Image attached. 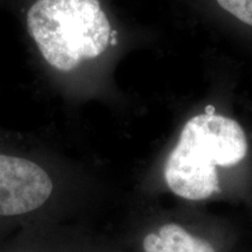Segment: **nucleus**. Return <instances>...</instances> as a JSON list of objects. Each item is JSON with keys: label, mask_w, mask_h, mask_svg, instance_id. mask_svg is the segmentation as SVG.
<instances>
[{"label": "nucleus", "mask_w": 252, "mask_h": 252, "mask_svg": "<svg viewBox=\"0 0 252 252\" xmlns=\"http://www.w3.org/2000/svg\"><path fill=\"white\" fill-rule=\"evenodd\" d=\"M248 153L247 134L239 123L222 115L190 118L165 166V180L178 196L201 201L220 191L216 167L237 165Z\"/></svg>", "instance_id": "f257e3e1"}, {"label": "nucleus", "mask_w": 252, "mask_h": 252, "mask_svg": "<svg viewBox=\"0 0 252 252\" xmlns=\"http://www.w3.org/2000/svg\"><path fill=\"white\" fill-rule=\"evenodd\" d=\"M27 27L41 55L60 71H71L108 48L111 25L99 0H36Z\"/></svg>", "instance_id": "f03ea898"}, {"label": "nucleus", "mask_w": 252, "mask_h": 252, "mask_svg": "<svg viewBox=\"0 0 252 252\" xmlns=\"http://www.w3.org/2000/svg\"><path fill=\"white\" fill-rule=\"evenodd\" d=\"M52 191L53 181L42 167L24 158L0 154V216L33 212Z\"/></svg>", "instance_id": "7ed1b4c3"}, {"label": "nucleus", "mask_w": 252, "mask_h": 252, "mask_svg": "<svg viewBox=\"0 0 252 252\" xmlns=\"http://www.w3.org/2000/svg\"><path fill=\"white\" fill-rule=\"evenodd\" d=\"M145 252H216L206 239L195 236L181 225L168 223L144 238Z\"/></svg>", "instance_id": "20e7f679"}, {"label": "nucleus", "mask_w": 252, "mask_h": 252, "mask_svg": "<svg viewBox=\"0 0 252 252\" xmlns=\"http://www.w3.org/2000/svg\"><path fill=\"white\" fill-rule=\"evenodd\" d=\"M220 7L252 27V0H216Z\"/></svg>", "instance_id": "39448f33"}]
</instances>
